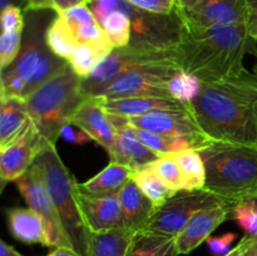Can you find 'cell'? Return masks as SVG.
Returning a JSON list of instances; mask_svg holds the SVG:
<instances>
[{
    "instance_id": "cell-1",
    "label": "cell",
    "mask_w": 257,
    "mask_h": 256,
    "mask_svg": "<svg viewBox=\"0 0 257 256\" xmlns=\"http://www.w3.org/2000/svg\"><path fill=\"white\" fill-rule=\"evenodd\" d=\"M188 108L210 141L257 146L256 73L243 68L223 79L202 82Z\"/></svg>"
},
{
    "instance_id": "cell-2",
    "label": "cell",
    "mask_w": 257,
    "mask_h": 256,
    "mask_svg": "<svg viewBox=\"0 0 257 256\" xmlns=\"http://www.w3.org/2000/svg\"><path fill=\"white\" fill-rule=\"evenodd\" d=\"M182 70L201 82H213L238 73L246 54L257 55L256 42L246 24L195 27L183 22L177 45Z\"/></svg>"
},
{
    "instance_id": "cell-3",
    "label": "cell",
    "mask_w": 257,
    "mask_h": 256,
    "mask_svg": "<svg viewBox=\"0 0 257 256\" xmlns=\"http://www.w3.org/2000/svg\"><path fill=\"white\" fill-rule=\"evenodd\" d=\"M206 168L203 190L231 206L248 200L257 191V146L215 142L198 150Z\"/></svg>"
},
{
    "instance_id": "cell-4",
    "label": "cell",
    "mask_w": 257,
    "mask_h": 256,
    "mask_svg": "<svg viewBox=\"0 0 257 256\" xmlns=\"http://www.w3.org/2000/svg\"><path fill=\"white\" fill-rule=\"evenodd\" d=\"M85 99L82 78L68 65L24 100L28 114L38 132L49 145L55 146L63 128L70 124L73 115Z\"/></svg>"
},
{
    "instance_id": "cell-5",
    "label": "cell",
    "mask_w": 257,
    "mask_h": 256,
    "mask_svg": "<svg viewBox=\"0 0 257 256\" xmlns=\"http://www.w3.org/2000/svg\"><path fill=\"white\" fill-rule=\"evenodd\" d=\"M34 163L40 170L70 246L79 256H87L90 231L75 200L74 186L77 181L62 161L55 146L48 145L38 155Z\"/></svg>"
},
{
    "instance_id": "cell-6",
    "label": "cell",
    "mask_w": 257,
    "mask_h": 256,
    "mask_svg": "<svg viewBox=\"0 0 257 256\" xmlns=\"http://www.w3.org/2000/svg\"><path fill=\"white\" fill-rule=\"evenodd\" d=\"M44 12H24L25 25L19 55L4 70L24 82L25 98L69 65L68 60L55 55L45 42V30L50 22L45 24Z\"/></svg>"
},
{
    "instance_id": "cell-7",
    "label": "cell",
    "mask_w": 257,
    "mask_h": 256,
    "mask_svg": "<svg viewBox=\"0 0 257 256\" xmlns=\"http://www.w3.org/2000/svg\"><path fill=\"white\" fill-rule=\"evenodd\" d=\"M88 5L98 23L113 10L124 13L132 28L130 44L170 49L177 47L181 40L183 30L181 8L173 14L165 15L138 9L127 0H97Z\"/></svg>"
},
{
    "instance_id": "cell-8",
    "label": "cell",
    "mask_w": 257,
    "mask_h": 256,
    "mask_svg": "<svg viewBox=\"0 0 257 256\" xmlns=\"http://www.w3.org/2000/svg\"><path fill=\"white\" fill-rule=\"evenodd\" d=\"M170 60H180L177 47L162 49L148 45L128 44L127 47L114 48L89 77L83 78L82 92L87 97H94L105 84L127 70Z\"/></svg>"
},
{
    "instance_id": "cell-9",
    "label": "cell",
    "mask_w": 257,
    "mask_h": 256,
    "mask_svg": "<svg viewBox=\"0 0 257 256\" xmlns=\"http://www.w3.org/2000/svg\"><path fill=\"white\" fill-rule=\"evenodd\" d=\"M178 70H182L180 60H170L133 68L110 80L94 97L105 99L131 97L172 99L167 90V83Z\"/></svg>"
},
{
    "instance_id": "cell-10",
    "label": "cell",
    "mask_w": 257,
    "mask_h": 256,
    "mask_svg": "<svg viewBox=\"0 0 257 256\" xmlns=\"http://www.w3.org/2000/svg\"><path fill=\"white\" fill-rule=\"evenodd\" d=\"M225 203L228 202L206 190L192 192L181 191L171 197L165 205L157 208L141 231H147L167 237H176L197 211Z\"/></svg>"
},
{
    "instance_id": "cell-11",
    "label": "cell",
    "mask_w": 257,
    "mask_h": 256,
    "mask_svg": "<svg viewBox=\"0 0 257 256\" xmlns=\"http://www.w3.org/2000/svg\"><path fill=\"white\" fill-rule=\"evenodd\" d=\"M15 183L28 206L39 213L44 220L49 247L72 248L38 166L33 163L32 167L18 178Z\"/></svg>"
},
{
    "instance_id": "cell-12",
    "label": "cell",
    "mask_w": 257,
    "mask_h": 256,
    "mask_svg": "<svg viewBox=\"0 0 257 256\" xmlns=\"http://www.w3.org/2000/svg\"><path fill=\"white\" fill-rule=\"evenodd\" d=\"M130 123L141 130L150 131L166 137L183 138L201 150L211 142L200 125L196 122L195 117L188 109H171V110H155L146 113L138 117L127 118Z\"/></svg>"
},
{
    "instance_id": "cell-13",
    "label": "cell",
    "mask_w": 257,
    "mask_h": 256,
    "mask_svg": "<svg viewBox=\"0 0 257 256\" xmlns=\"http://www.w3.org/2000/svg\"><path fill=\"white\" fill-rule=\"evenodd\" d=\"M48 145L49 143L42 137L34 123L30 120L20 137L0 148V177L7 182H15L32 167L35 158Z\"/></svg>"
},
{
    "instance_id": "cell-14",
    "label": "cell",
    "mask_w": 257,
    "mask_h": 256,
    "mask_svg": "<svg viewBox=\"0 0 257 256\" xmlns=\"http://www.w3.org/2000/svg\"><path fill=\"white\" fill-rule=\"evenodd\" d=\"M186 24L195 27L246 24L250 14L248 0H198L190 10L181 9Z\"/></svg>"
},
{
    "instance_id": "cell-15",
    "label": "cell",
    "mask_w": 257,
    "mask_h": 256,
    "mask_svg": "<svg viewBox=\"0 0 257 256\" xmlns=\"http://www.w3.org/2000/svg\"><path fill=\"white\" fill-rule=\"evenodd\" d=\"M74 196L82 217L90 232H107L120 227L119 192L92 195L74 186Z\"/></svg>"
},
{
    "instance_id": "cell-16",
    "label": "cell",
    "mask_w": 257,
    "mask_h": 256,
    "mask_svg": "<svg viewBox=\"0 0 257 256\" xmlns=\"http://www.w3.org/2000/svg\"><path fill=\"white\" fill-rule=\"evenodd\" d=\"M109 115L117 132L114 148L109 153L112 162L120 163L136 171L143 166L151 165L161 157L158 153L141 142L135 131V125L131 124L127 118L110 113Z\"/></svg>"
},
{
    "instance_id": "cell-17",
    "label": "cell",
    "mask_w": 257,
    "mask_h": 256,
    "mask_svg": "<svg viewBox=\"0 0 257 256\" xmlns=\"http://www.w3.org/2000/svg\"><path fill=\"white\" fill-rule=\"evenodd\" d=\"M70 124L84 131L109 155L114 148L115 127L99 97H87L73 115Z\"/></svg>"
},
{
    "instance_id": "cell-18",
    "label": "cell",
    "mask_w": 257,
    "mask_h": 256,
    "mask_svg": "<svg viewBox=\"0 0 257 256\" xmlns=\"http://www.w3.org/2000/svg\"><path fill=\"white\" fill-rule=\"evenodd\" d=\"M233 206L225 205L203 208L197 211L183 230L176 236V247L178 255H187L198 247L203 241L207 240L211 233L225 222L231 215Z\"/></svg>"
},
{
    "instance_id": "cell-19",
    "label": "cell",
    "mask_w": 257,
    "mask_h": 256,
    "mask_svg": "<svg viewBox=\"0 0 257 256\" xmlns=\"http://www.w3.org/2000/svg\"><path fill=\"white\" fill-rule=\"evenodd\" d=\"M119 202L120 227L135 232L142 230L156 212L152 201L141 191L133 178L119 191Z\"/></svg>"
},
{
    "instance_id": "cell-20",
    "label": "cell",
    "mask_w": 257,
    "mask_h": 256,
    "mask_svg": "<svg viewBox=\"0 0 257 256\" xmlns=\"http://www.w3.org/2000/svg\"><path fill=\"white\" fill-rule=\"evenodd\" d=\"M9 231L15 240L27 245H39L49 247L44 220L33 208L13 207L7 210Z\"/></svg>"
},
{
    "instance_id": "cell-21",
    "label": "cell",
    "mask_w": 257,
    "mask_h": 256,
    "mask_svg": "<svg viewBox=\"0 0 257 256\" xmlns=\"http://www.w3.org/2000/svg\"><path fill=\"white\" fill-rule=\"evenodd\" d=\"M100 99L108 113L124 118L138 117V115H143L146 113L155 112V110L188 109V104H183V103L175 99H168V98L131 97L117 98V99L100 98Z\"/></svg>"
},
{
    "instance_id": "cell-22",
    "label": "cell",
    "mask_w": 257,
    "mask_h": 256,
    "mask_svg": "<svg viewBox=\"0 0 257 256\" xmlns=\"http://www.w3.org/2000/svg\"><path fill=\"white\" fill-rule=\"evenodd\" d=\"M25 100L17 97L0 98V148L14 142L30 123Z\"/></svg>"
},
{
    "instance_id": "cell-23",
    "label": "cell",
    "mask_w": 257,
    "mask_h": 256,
    "mask_svg": "<svg viewBox=\"0 0 257 256\" xmlns=\"http://www.w3.org/2000/svg\"><path fill=\"white\" fill-rule=\"evenodd\" d=\"M133 171L120 163L112 162L99 173L83 183H78L80 190L92 195H109L119 192L123 186L132 178Z\"/></svg>"
},
{
    "instance_id": "cell-24",
    "label": "cell",
    "mask_w": 257,
    "mask_h": 256,
    "mask_svg": "<svg viewBox=\"0 0 257 256\" xmlns=\"http://www.w3.org/2000/svg\"><path fill=\"white\" fill-rule=\"evenodd\" d=\"M135 231L123 227L107 232H90L87 256H125Z\"/></svg>"
},
{
    "instance_id": "cell-25",
    "label": "cell",
    "mask_w": 257,
    "mask_h": 256,
    "mask_svg": "<svg viewBox=\"0 0 257 256\" xmlns=\"http://www.w3.org/2000/svg\"><path fill=\"white\" fill-rule=\"evenodd\" d=\"M125 256H178L176 237L138 231L133 236Z\"/></svg>"
},
{
    "instance_id": "cell-26",
    "label": "cell",
    "mask_w": 257,
    "mask_h": 256,
    "mask_svg": "<svg viewBox=\"0 0 257 256\" xmlns=\"http://www.w3.org/2000/svg\"><path fill=\"white\" fill-rule=\"evenodd\" d=\"M132 178L141 188V191L152 201L156 210L165 205L171 197L177 193L172 188L168 187L167 183L157 175V172L153 170L152 165L143 166V167L133 171Z\"/></svg>"
},
{
    "instance_id": "cell-27",
    "label": "cell",
    "mask_w": 257,
    "mask_h": 256,
    "mask_svg": "<svg viewBox=\"0 0 257 256\" xmlns=\"http://www.w3.org/2000/svg\"><path fill=\"white\" fill-rule=\"evenodd\" d=\"M45 42L49 49L59 58L68 60L77 48L78 42L72 28L60 17L55 15L45 30Z\"/></svg>"
},
{
    "instance_id": "cell-28",
    "label": "cell",
    "mask_w": 257,
    "mask_h": 256,
    "mask_svg": "<svg viewBox=\"0 0 257 256\" xmlns=\"http://www.w3.org/2000/svg\"><path fill=\"white\" fill-rule=\"evenodd\" d=\"M185 178V191H200L206 185V168L197 150H187L172 153Z\"/></svg>"
},
{
    "instance_id": "cell-29",
    "label": "cell",
    "mask_w": 257,
    "mask_h": 256,
    "mask_svg": "<svg viewBox=\"0 0 257 256\" xmlns=\"http://www.w3.org/2000/svg\"><path fill=\"white\" fill-rule=\"evenodd\" d=\"M135 131L141 142L147 146L148 148H151L152 151H155L160 156L172 155V153L182 152V151L187 150H197V147L192 142H190L187 140H183V138L166 137V136L157 135V133L141 130V128L137 127H135Z\"/></svg>"
},
{
    "instance_id": "cell-30",
    "label": "cell",
    "mask_w": 257,
    "mask_h": 256,
    "mask_svg": "<svg viewBox=\"0 0 257 256\" xmlns=\"http://www.w3.org/2000/svg\"><path fill=\"white\" fill-rule=\"evenodd\" d=\"M99 24L113 48L127 47L131 43L132 28L130 18L124 13L113 10L100 20Z\"/></svg>"
},
{
    "instance_id": "cell-31",
    "label": "cell",
    "mask_w": 257,
    "mask_h": 256,
    "mask_svg": "<svg viewBox=\"0 0 257 256\" xmlns=\"http://www.w3.org/2000/svg\"><path fill=\"white\" fill-rule=\"evenodd\" d=\"M202 82L197 77L185 70H178L168 80L167 90L172 99L188 104L198 94Z\"/></svg>"
},
{
    "instance_id": "cell-32",
    "label": "cell",
    "mask_w": 257,
    "mask_h": 256,
    "mask_svg": "<svg viewBox=\"0 0 257 256\" xmlns=\"http://www.w3.org/2000/svg\"><path fill=\"white\" fill-rule=\"evenodd\" d=\"M103 59L104 57L99 50L89 44L79 43L73 52L72 57L68 59V63L75 74L83 79L89 77Z\"/></svg>"
},
{
    "instance_id": "cell-33",
    "label": "cell",
    "mask_w": 257,
    "mask_h": 256,
    "mask_svg": "<svg viewBox=\"0 0 257 256\" xmlns=\"http://www.w3.org/2000/svg\"><path fill=\"white\" fill-rule=\"evenodd\" d=\"M72 30L74 33L78 44L84 43V44L92 45L95 49L99 50L104 58L109 55L110 52L114 49L109 40H108L104 30H103V28L100 27L98 22L78 25V27L72 28Z\"/></svg>"
},
{
    "instance_id": "cell-34",
    "label": "cell",
    "mask_w": 257,
    "mask_h": 256,
    "mask_svg": "<svg viewBox=\"0 0 257 256\" xmlns=\"http://www.w3.org/2000/svg\"><path fill=\"white\" fill-rule=\"evenodd\" d=\"M153 170L157 172V175L167 183L170 188H172L176 192L185 191V178L180 170V166L176 162L173 155H163L151 163Z\"/></svg>"
},
{
    "instance_id": "cell-35",
    "label": "cell",
    "mask_w": 257,
    "mask_h": 256,
    "mask_svg": "<svg viewBox=\"0 0 257 256\" xmlns=\"http://www.w3.org/2000/svg\"><path fill=\"white\" fill-rule=\"evenodd\" d=\"M233 220L245 232V236L257 238V205L250 200L238 202L231 211Z\"/></svg>"
},
{
    "instance_id": "cell-36",
    "label": "cell",
    "mask_w": 257,
    "mask_h": 256,
    "mask_svg": "<svg viewBox=\"0 0 257 256\" xmlns=\"http://www.w3.org/2000/svg\"><path fill=\"white\" fill-rule=\"evenodd\" d=\"M23 32L0 33V74L14 63L22 48Z\"/></svg>"
},
{
    "instance_id": "cell-37",
    "label": "cell",
    "mask_w": 257,
    "mask_h": 256,
    "mask_svg": "<svg viewBox=\"0 0 257 256\" xmlns=\"http://www.w3.org/2000/svg\"><path fill=\"white\" fill-rule=\"evenodd\" d=\"M24 10L19 7H8L0 13V33L23 32L25 25Z\"/></svg>"
},
{
    "instance_id": "cell-38",
    "label": "cell",
    "mask_w": 257,
    "mask_h": 256,
    "mask_svg": "<svg viewBox=\"0 0 257 256\" xmlns=\"http://www.w3.org/2000/svg\"><path fill=\"white\" fill-rule=\"evenodd\" d=\"M59 15L68 23V25L70 28H75L78 25L89 24V23L97 22L94 14H93V12L90 10L88 4L73 7L70 9L65 10V12L59 13Z\"/></svg>"
},
{
    "instance_id": "cell-39",
    "label": "cell",
    "mask_w": 257,
    "mask_h": 256,
    "mask_svg": "<svg viewBox=\"0 0 257 256\" xmlns=\"http://www.w3.org/2000/svg\"><path fill=\"white\" fill-rule=\"evenodd\" d=\"M131 4L145 12L155 14H173L180 9L177 0H127Z\"/></svg>"
},
{
    "instance_id": "cell-40",
    "label": "cell",
    "mask_w": 257,
    "mask_h": 256,
    "mask_svg": "<svg viewBox=\"0 0 257 256\" xmlns=\"http://www.w3.org/2000/svg\"><path fill=\"white\" fill-rule=\"evenodd\" d=\"M237 238V235L233 232H226L221 236H210L206 240L208 250L212 256H226L232 250V243Z\"/></svg>"
},
{
    "instance_id": "cell-41",
    "label": "cell",
    "mask_w": 257,
    "mask_h": 256,
    "mask_svg": "<svg viewBox=\"0 0 257 256\" xmlns=\"http://www.w3.org/2000/svg\"><path fill=\"white\" fill-rule=\"evenodd\" d=\"M60 137L64 138L67 142L74 143V145H80V146L85 145V143H88L90 140H92V138H90L84 131L75 127V125L73 124L65 125V127L63 128Z\"/></svg>"
},
{
    "instance_id": "cell-42",
    "label": "cell",
    "mask_w": 257,
    "mask_h": 256,
    "mask_svg": "<svg viewBox=\"0 0 257 256\" xmlns=\"http://www.w3.org/2000/svg\"><path fill=\"white\" fill-rule=\"evenodd\" d=\"M24 12H39V10H53L54 3L53 0H25Z\"/></svg>"
},
{
    "instance_id": "cell-43",
    "label": "cell",
    "mask_w": 257,
    "mask_h": 256,
    "mask_svg": "<svg viewBox=\"0 0 257 256\" xmlns=\"http://www.w3.org/2000/svg\"><path fill=\"white\" fill-rule=\"evenodd\" d=\"M53 3H54L55 14H59L77 5L88 4V0H53Z\"/></svg>"
},
{
    "instance_id": "cell-44",
    "label": "cell",
    "mask_w": 257,
    "mask_h": 256,
    "mask_svg": "<svg viewBox=\"0 0 257 256\" xmlns=\"http://www.w3.org/2000/svg\"><path fill=\"white\" fill-rule=\"evenodd\" d=\"M246 25H247L248 34L257 44V7H250V14Z\"/></svg>"
},
{
    "instance_id": "cell-45",
    "label": "cell",
    "mask_w": 257,
    "mask_h": 256,
    "mask_svg": "<svg viewBox=\"0 0 257 256\" xmlns=\"http://www.w3.org/2000/svg\"><path fill=\"white\" fill-rule=\"evenodd\" d=\"M257 238H251L247 236H243V246L237 256H252L253 255V243Z\"/></svg>"
},
{
    "instance_id": "cell-46",
    "label": "cell",
    "mask_w": 257,
    "mask_h": 256,
    "mask_svg": "<svg viewBox=\"0 0 257 256\" xmlns=\"http://www.w3.org/2000/svg\"><path fill=\"white\" fill-rule=\"evenodd\" d=\"M0 256H24L0 238Z\"/></svg>"
},
{
    "instance_id": "cell-47",
    "label": "cell",
    "mask_w": 257,
    "mask_h": 256,
    "mask_svg": "<svg viewBox=\"0 0 257 256\" xmlns=\"http://www.w3.org/2000/svg\"><path fill=\"white\" fill-rule=\"evenodd\" d=\"M45 256H79L70 247H55L52 252Z\"/></svg>"
},
{
    "instance_id": "cell-48",
    "label": "cell",
    "mask_w": 257,
    "mask_h": 256,
    "mask_svg": "<svg viewBox=\"0 0 257 256\" xmlns=\"http://www.w3.org/2000/svg\"><path fill=\"white\" fill-rule=\"evenodd\" d=\"M24 4H25V0H0V13L8 7H19L22 9H24Z\"/></svg>"
},
{
    "instance_id": "cell-49",
    "label": "cell",
    "mask_w": 257,
    "mask_h": 256,
    "mask_svg": "<svg viewBox=\"0 0 257 256\" xmlns=\"http://www.w3.org/2000/svg\"><path fill=\"white\" fill-rule=\"evenodd\" d=\"M197 2L198 0H177L178 5H180V8L183 10V12H187V10H190L191 8H192Z\"/></svg>"
},
{
    "instance_id": "cell-50",
    "label": "cell",
    "mask_w": 257,
    "mask_h": 256,
    "mask_svg": "<svg viewBox=\"0 0 257 256\" xmlns=\"http://www.w3.org/2000/svg\"><path fill=\"white\" fill-rule=\"evenodd\" d=\"M242 246H243V238L240 241V243H238L236 247H233L232 250L230 251V253H228V255H226V256H237L238 252L241 251V248H242Z\"/></svg>"
},
{
    "instance_id": "cell-51",
    "label": "cell",
    "mask_w": 257,
    "mask_h": 256,
    "mask_svg": "<svg viewBox=\"0 0 257 256\" xmlns=\"http://www.w3.org/2000/svg\"><path fill=\"white\" fill-rule=\"evenodd\" d=\"M7 183L8 182L4 180V178L0 177V195H2L3 191H4V188H5V186H7Z\"/></svg>"
},
{
    "instance_id": "cell-52",
    "label": "cell",
    "mask_w": 257,
    "mask_h": 256,
    "mask_svg": "<svg viewBox=\"0 0 257 256\" xmlns=\"http://www.w3.org/2000/svg\"><path fill=\"white\" fill-rule=\"evenodd\" d=\"M248 200H250V201H252V202H255L256 205H257V191H256L255 193H253L252 196H251L250 198H248ZM245 201H246V200H245Z\"/></svg>"
},
{
    "instance_id": "cell-53",
    "label": "cell",
    "mask_w": 257,
    "mask_h": 256,
    "mask_svg": "<svg viewBox=\"0 0 257 256\" xmlns=\"http://www.w3.org/2000/svg\"><path fill=\"white\" fill-rule=\"evenodd\" d=\"M250 7H257V0H248Z\"/></svg>"
},
{
    "instance_id": "cell-54",
    "label": "cell",
    "mask_w": 257,
    "mask_h": 256,
    "mask_svg": "<svg viewBox=\"0 0 257 256\" xmlns=\"http://www.w3.org/2000/svg\"><path fill=\"white\" fill-rule=\"evenodd\" d=\"M252 256H257V240L253 243V255Z\"/></svg>"
},
{
    "instance_id": "cell-55",
    "label": "cell",
    "mask_w": 257,
    "mask_h": 256,
    "mask_svg": "<svg viewBox=\"0 0 257 256\" xmlns=\"http://www.w3.org/2000/svg\"><path fill=\"white\" fill-rule=\"evenodd\" d=\"M97 2V0H88V4H90V3H94Z\"/></svg>"
},
{
    "instance_id": "cell-56",
    "label": "cell",
    "mask_w": 257,
    "mask_h": 256,
    "mask_svg": "<svg viewBox=\"0 0 257 256\" xmlns=\"http://www.w3.org/2000/svg\"><path fill=\"white\" fill-rule=\"evenodd\" d=\"M255 73L257 74V64H256V67H255Z\"/></svg>"
},
{
    "instance_id": "cell-57",
    "label": "cell",
    "mask_w": 257,
    "mask_h": 256,
    "mask_svg": "<svg viewBox=\"0 0 257 256\" xmlns=\"http://www.w3.org/2000/svg\"><path fill=\"white\" fill-rule=\"evenodd\" d=\"M0 98H2V94H0Z\"/></svg>"
}]
</instances>
